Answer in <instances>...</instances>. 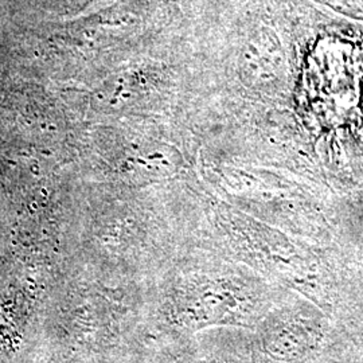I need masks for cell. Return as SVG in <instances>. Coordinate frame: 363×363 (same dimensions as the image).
<instances>
[]
</instances>
